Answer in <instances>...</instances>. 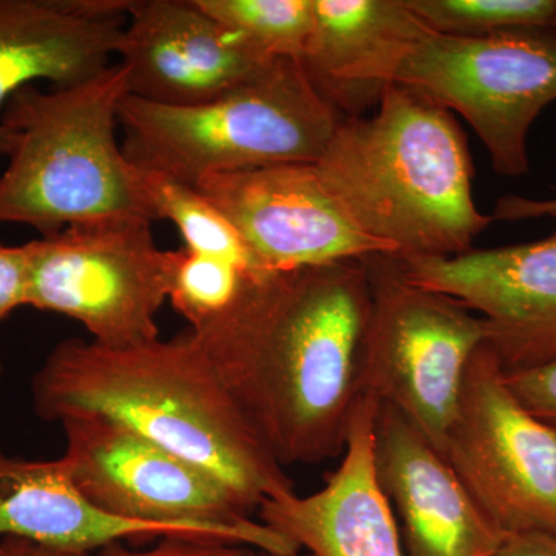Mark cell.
Returning <instances> with one entry per match:
<instances>
[{"label": "cell", "instance_id": "cell-1", "mask_svg": "<svg viewBox=\"0 0 556 556\" xmlns=\"http://www.w3.org/2000/svg\"><path fill=\"white\" fill-rule=\"evenodd\" d=\"M367 262L248 270L225 313L190 328L255 433L283 467L345 452L365 383Z\"/></svg>", "mask_w": 556, "mask_h": 556}, {"label": "cell", "instance_id": "cell-2", "mask_svg": "<svg viewBox=\"0 0 556 556\" xmlns=\"http://www.w3.org/2000/svg\"><path fill=\"white\" fill-rule=\"evenodd\" d=\"M40 419L90 415L129 428L223 482L249 514L295 492L192 331L130 346L67 339L31 382Z\"/></svg>", "mask_w": 556, "mask_h": 556}, {"label": "cell", "instance_id": "cell-3", "mask_svg": "<svg viewBox=\"0 0 556 556\" xmlns=\"http://www.w3.org/2000/svg\"><path fill=\"white\" fill-rule=\"evenodd\" d=\"M314 166L351 222L394 258L466 254L493 223L475 201L455 116L401 84L383 91L375 115L340 121Z\"/></svg>", "mask_w": 556, "mask_h": 556}, {"label": "cell", "instance_id": "cell-4", "mask_svg": "<svg viewBox=\"0 0 556 556\" xmlns=\"http://www.w3.org/2000/svg\"><path fill=\"white\" fill-rule=\"evenodd\" d=\"M127 94L121 62L76 86L13 94L0 119L16 138L0 175V226L27 225L47 237L93 219L153 222L116 138Z\"/></svg>", "mask_w": 556, "mask_h": 556}, {"label": "cell", "instance_id": "cell-5", "mask_svg": "<svg viewBox=\"0 0 556 556\" xmlns=\"http://www.w3.org/2000/svg\"><path fill=\"white\" fill-rule=\"evenodd\" d=\"M342 119L292 60H277L203 104L178 108L127 94L118 113L127 161L193 188L214 174L316 164Z\"/></svg>", "mask_w": 556, "mask_h": 556}, {"label": "cell", "instance_id": "cell-6", "mask_svg": "<svg viewBox=\"0 0 556 556\" xmlns=\"http://www.w3.org/2000/svg\"><path fill=\"white\" fill-rule=\"evenodd\" d=\"M61 457L79 492L105 514L177 527L268 554L300 552L252 518L214 475L101 416L62 420Z\"/></svg>", "mask_w": 556, "mask_h": 556}, {"label": "cell", "instance_id": "cell-7", "mask_svg": "<svg viewBox=\"0 0 556 556\" xmlns=\"http://www.w3.org/2000/svg\"><path fill=\"white\" fill-rule=\"evenodd\" d=\"M144 217L93 219L24 244L25 306L79 321L93 342L130 346L160 339L181 249L163 251Z\"/></svg>", "mask_w": 556, "mask_h": 556}, {"label": "cell", "instance_id": "cell-8", "mask_svg": "<svg viewBox=\"0 0 556 556\" xmlns=\"http://www.w3.org/2000/svg\"><path fill=\"white\" fill-rule=\"evenodd\" d=\"M371 283L365 383L442 452L468 365L489 325L447 294L409 280L390 255L365 258Z\"/></svg>", "mask_w": 556, "mask_h": 556}, {"label": "cell", "instance_id": "cell-9", "mask_svg": "<svg viewBox=\"0 0 556 556\" xmlns=\"http://www.w3.org/2000/svg\"><path fill=\"white\" fill-rule=\"evenodd\" d=\"M396 84L459 113L484 144L493 170L522 177L530 169V129L556 101V35L551 28H514L464 39L430 30Z\"/></svg>", "mask_w": 556, "mask_h": 556}, {"label": "cell", "instance_id": "cell-10", "mask_svg": "<svg viewBox=\"0 0 556 556\" xmlns=\"http://www.w3.org/2000/svg\"><path fill=\"white\" fill-rule=\"evenodd\" d=\"M442 453L504 535H556V427L533 415L482 345L464 379Z\"/></svg>", "mask_w": 556, "mask_h": 556}, {"label": "cell", "instance_id": "cell-11", "mask_svg": "<svg viewBox=\"0 0 556 556\" xmlns=\"http://www.w3.org/2000/svg\"><path fill=\"white\" fill-rule=\"evenodd\" d=\"M197 189L229 219L255 269L280 273L332 265L390 249L351 222L314 164L214 174Z\"/></svg>", "mask_w": 556, "mask_h": 556}, {"label": "cell", "instance_id": "cell-12", "mask_svg": "<svg viewBox=\"0 0 556 556\" xmlns=\"http://www.w3.org/2000/svg\"><path fill=\"white\" fill-rule=\"evenodd\" d=\"M409 280L447 294L489 325L506 371L556 356V233L447 258L399 260Z\"/></svg>", "mask_w": 556, "mask_h": 556}, {"label": "cell", "instance_id": "cell-13", "mask_svg": "<svg viewBox=\"0 0 556 556\" xmlns=\"http://www.w3.org/2000/svg\"><path fill=\"white\" fill-rule=\"evenodd\" d=\"M116 54L129 72V94L178 108L215 100L277 61L195 0H130Z\"/></svg>", "mask_w": 556, "mask_h": 556}, {"label": "cell", "instance_id": "cell-14", "mask_svg": "<svg viewBox=\"0 0 556 556\" xmlns=\"http://www.w3.org/2000/svg\"><path fill=\"white\" fill-rule=\"evenodd\" d=\"M376 479L407 556H490L504 538L485 517L447 457L399 409L379 402Z\"/></svg>", "mask_w": 556, "mask_h": 556}, {"label": "cell", "instance_id": "cell-15", "mask_svg": "<svg viewBox=\"0 0 556 556\" xmlns=\"http://www.w3.org/2000/svg\"><path fill=\"white\" fill-rule=\"evenodd\" d=\"M367 394L358 407L342 460L311 495L291 492L265 501L257 519L313 556H407L396 518L376 479L375 416Z\"/></svg>", "mask_w": 556, "mask_h": 556}, {"label": "cell", "instance_id": "cell-16", "mask_svg": "<svg viewBox=\"0 0 556 556\" xmlns=\"http://www.w3.org/2000/svg\"><path fill=\"white\" fill-rule=\"evenodd\" d=\"M130 0H0V119L36 80L70 87L100 75L118 53ZM16 146L0 123V156Z\"/></svg>", "mask_w": 556, "mask_h": 556}, {"label": "cell", "instance_id": "cell-17", "mask_svg": "<svg viewBox=\"0 0 556 556\" xmlns=\"http://www.w3.org/2000/svg\"><path fill=\"white\" fill-rule=\"evenodd\" d=\"M428 31L407 0H313L300 64L318 93L353 118L379 104Z\"/></svg>", "mask_w": 556, "mask_h": 556}, {"label": "cell", "instance_id": "cell-18", "mask_svg": "<svg viewBox=\"0 0 556 556\" xmlns=\"http://www.w3.org/2000/svg\"><path fill=\"white\" fill-rule=\"evenodd\" d=\"M20 536L43 546L94 554L127 541L199 538L177 527L130 521L93 506L61 457L27 460L0 447V538ZM204 540V538H199Z\"/></svg>", "mask_w": 556, "mask_h": 556}, {"label": "cell", "instance_id": "cell-19", "mask_svg": "<svg viewBox=\"0 0 556 556\" xmlns=\"http://www.w3.org/2000/svg\"><path fill=\"white\" fill-rule=\"evenodd\" d=\"M134 170L150 217L174 223L185 240V249L258 270L239 232L199 189L164 172L137 166Z\"/></svg>", "mask_w": 556, "mask_h": 556}, {"label": "cell", "instance_id": "cell-20", "mask_svg": "<svg viewBox=\"0 0 556 556\" xmlns=\"http://www.w3.org/2000/svg\"><path fill=\"white\" fill-rule=\"evenodd\" d=\"M201 10L273 60H302L313 0H195Z\"/></svg>", "mask_w": 556, "mask_h": 556}, {"label": "cell", "instance_id": "cell-21", "mask_svg": "<svg viewBox=\"0 0 556 556\" xmlns=\"http://www.w3.org/2000/svg\"><path fill=\"white\" fill-rule=\"evenodd\" d=\"M428 30L478 39L514 28H548L556 0H407Z\"/></svg>", "mask_w": 556, "mask_h": 556}, {"label": "cell", "instance_id": "cell-22", "mask_svg": "<svg viewBox=\"0 0 556 556\" xmlns=\"http://www.w3.org/2000/svg\"><path fill=\"white\" fill-rule=\"evenodd\" d=\"M248 270L236 263L181 249L169 300L190 328L219 316L239 295Z\"/></svg>", "mask_w": 556, "mask_h": 556}, {"label": "cell", "instance_id": "cell-23", "mask_svg": "<svg viewBox=\"0 0 556 556\" xmlns=\"http://www.w3.org/2000/svg\"><path fill=\"white\" fill-rule=\"evenodd\" d=\"M507 382L533 415L556 427V356L535 367L506 371Z\"/></svg>", "mask_w": 556, "mask_h": 556}, {"label": "cell", "instance_id": "cell-24", "mask_svg": "<svg viewBox=\"0 0 556 556\" xmlns=\"http://www.w3.org/2000/svg\"><path fill=\"white\" fill-rule=\"evenodd\" d=\"M97 556H258V551L223 541L164 536L146 548H134L126 543L110 544L98 551Z\"/></svg>", "mask_w": 556, "mask_h": 556}, {"label": "cell", "instance_id": "cell-25", "mask_svg": "<svg viewBox=\"0 0 556 556\" xmlns=\"http://www.w3.org/2000/svg\"><path fill=\"white\" fill-rule=\"evenodd\" d=\"M27 300V255L24 247H0V321ZM2 372V362H0Z\"/></svg>", "mask_w": 556, "mask_h": 556}, {"label": "cell", "instance_id": "cell-26", "mask_svg": "<svg viewBox=\"0 0 556 556\" xmlns=\"http://www.w3.org/2000/svg\"><path fill=\"white\" fill-rule=\"evenodd\" d=\"M490 217L493 218V222L556 218V195L552 199L540 200L508 193L496 201Z\"/></svg>", "mask_w": 556, "mask_h": 556}, {"label": "cell", "instance_id": "cell-27", "mask_svg": "<svg viewBox=\"0 0 556 556\" xmlns=\"http://www.w3.org/2000/svg\"><path fill=\"white\" fill-rule=\"evenodd\" d=\"M490 556H556V535L544 532L508 533Z\"/></svg>", "mask_w": 556, "mask_h": 556}, {"label": "cell", "instance_id": "cell-28", "mask_svg": "<svg viewBox=\"0 0 556 556\" xmlns=\"http://www.w3.org/2000/svg\"><path fill=\"white\" fill-rule=\"evenodd\" d=\"M0 556H97V552L86 554V552L64 551V548L43 546L25 538L2 536L0 538Z\"/></svg>", "mask_w": 556, "mask_h": 556}, {"label": "cell", "instance_id": "cell-29", "mask_svg": "<svg viewBox=\"0 0 556 556\" xmlns=\"http://www.w3.org/2000/svg\"><path fill=\"white\" fill-rule=\"evenodd\" d=\"M258 556H313L306 552H292V554H268V552H258Z\"/></svg>", "mask_w": 556, "mask_h": 556}, {"label": "cell", "instance_id": "cell-30", "mask_svg": "<svg viewBox=\"0 0 556 556\" xmlns=\"http://www.w3.org/2000/svg\"><path fill=\"white\" fill-rule=\"evenodd\" d=\"M548 28H551V30L554 31L556 35V10H555L554 17H552L551 25H548Z\"/></svg>", "mask_w": 556, "mask_h": 556}, {"label": "cell", "instance_id": "cell-31", "mask_svg": "<svg viewBox=\"0 0 556 556\" xmlns=\"http://www.w3.org/2000/svg\"><path fill=\"white\" fill-rule=\"evenodd\" d=\"M555 159H556V138H555Z\"/></svg>", "mask_w": 556, "mask_h": 556}]
</instances>
